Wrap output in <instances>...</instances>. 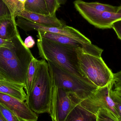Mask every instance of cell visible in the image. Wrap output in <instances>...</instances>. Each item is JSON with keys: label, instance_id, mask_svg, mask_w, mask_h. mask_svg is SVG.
Masks as SVG:
<instances>
[{"label": "cell", "instance_id": "22", "mask_svg": "<svg viewBox=\"0 0 121 121\" xmlns=\"http://www.w3.org/2000/svg\"><path fill=\"white\" fill-rule=\"evenodd\" d=\"M45 1L50 15L56 16V11L60 6L58 0H45Z\"/></svg>", "mask_w": 121, "mask_h": 121}, {"label": "cell", "instance_id": "1", "mask_svg": "<svg viewBox=\"0 0 121 121\" xmlns=\"http://www.w3.org/2000/svg\"><path fill=\"white\" fill-rule=\"evenodd\" d=\"M34 57L20 35L0 48V76L4 79L25 86L27 72Z\"/></svg>", "mask_w": 121, "mask_h": 121}, {"label": "cell", "instance_id": "24", "mask_svg": "<svg viewBox=\"0 0 121 121\" xmlns=\"http://www.w3.org/2000/svg\"><path fill=\"white\" fill-rule=\"evenodd\" d=\"M116 32L118 38L121 39V20L118 21L113 23L112 27Z\"/></svg>", "mask_w": 121, "mask_h": 121}, {"label": "cell", "instance_id": "20", "mask_svg": "<svg viewBox=\"0 0 121 121\" xmlns=\"http://www.w3.org/2000/svg\"><path fill=\"white\" fill-rule=\"evenodd\" d=\"M97 116L96 121H121L113 113L107 109H99Z\"/></svg>", "mask_w": 121, "mask_h": 121}, {"label": "cell", "instance_id": "8", "mask_svg": "<svg viewBox=\"0 0 121 121\" xmlns=\"http://www.w3.org/2000/svg\"><path fill=\"white\" fill-rule=\"evenodd\" d=\"M16 22L17 26L26 32L33 30L49 32L67 36L83 44H92L89 39L78 30L65 25L59 27H47L29 21L20 16L17 17Z\"/></svg>", "mask_w": 121, "mask_h": 121}, {"label": "cell", "instance_id": "25", "mask_svg": "<svg viewBox=\"0 0 121 121\" xmlns=\"http://www.w3.org/2000/svg\"><path fill=\"white\" fill-rule=\"evenodd\" d=\"M23 42L25 47L28 49L33 47L35 44L34 39L31 36H28L26 38Z\"/></svg>", "mask_w": 121, "mask_h": 121}, {"label": "cell", "instance_id": "12", "mask_svg": "<svg viewBox=\"0 0 121 121\" xmlns=\"http://www.w3.org/2000/svg\"><path fill=\"white\" fill-rule=\"evenodd\" d=\"M35 23L49 27H62L65 24L55 16L45 15L24 10L18 16Z\"/></svg>", "mask_w": 121, "mask_h": 121}, {"label": "cell", "instance_id": "29", "mask_svg": "<svg viewBox=\"0 0 121 121\" xmlns=\"http://www.w3.org/2000/svg\"><path fill=\"white\" fill-rule=\"evenodd\" d=\"M4 79H3V78H2V77H1V76H0V80H3Z\"/></svg>", "mask_w": 121, "mask_h": 121}, {"label": "cell", "instance_id": "6", "mask_svg": "<svg viewBox=\"0 0 121 121\" xmlns=\"http://www.w3.org/2000/svg\"><path fill=\"white\" fill-rule=\"evenodd\" d=\"M52 86L49 113L52 121H65L72 109L81 100L73 93L63 88L53 84Z\"/></svg>", "mask_w": 121, "mask_h": 121}, {"label": "cell", "instance_id": "10", "mask_svg": "<svg viewBox=\"0 0 121 121\" xmlns=\"http://www.w3.org/2000/svg\"><path fill=\"white\" fill-rule=\"evenodd\" d=\"M0 103L10 110L21 121H37L38 116L24 101L0 92Z\"/></svg>", "mask_w": 121, "mask_h": 121}, {"label": "cell", "instance_id": "26", "mask_svg": "<svg viewBox=\"0 0 121 121\" xmlns=\"http://www.w3.org/2000/svg\"><path fill=\"white\" fill-rule=\"evenodd\" d=\"M67 0H58V2L60 5H64Z\"/></svg>", "mask_w": 121, "mask_h": 121}, {"label": "cell", "instance_id": "28", "mask_svg": "<svg viewBox=\"0 0 121 121\" xmlns=\"http://www.w3.org/2000/svg\"><path fill=\"white\" fill-rule=\"evenodd\" d=\"M18 0V1L19 2H20V3H21L22 4L24 5V3H25V2L26 0Z\"/></svg>", "mask_w": 121, "mask_h": 121}, {"label": "cell", "instance_id": "4", "mask_svg": "<svg viewBox=\"0 0 121 121\" xmlns=\"http://www.w3.org/2000/svg\"><path fill=\"white\" fill-rule=\"evenodd\" d=\"M76 52L80 70L85 78L98 88L111 81L114 73L101 56L86 53L80 48H77Z\"/></svg>", "mask_w": 121, "mask_h": 121}, {"label": "cell", "instance_id": "3", "mask_svg": "<svg viewBox=\"0 0 121 121\" xmlns=\"http://www.w3.org/2000/svg\"><path fill=\"white\" fill-rule=\"evenodd\" d=\"M52 86L48 63L39 60L35 76L26 100L28 107L37 114L49 113Z\"/></svg>", "mask_w": 121, "mask_h": 121}, {"label": "cell", "instance_id": "21", "mask_svg": "<svg viewBox=\"0 0 121 121\" xmlns=\"http://www.w3.org/2000/svg\"><path fill=\"white\" fill-rule=\"evenodd\" d=\"M0 112L7 121H21L15 114L0 103Z\"/></svg>", "mask_w": 121, "mask_h": 121}, {"label": "cell", "instance_id": "5", "mask_svg": "<svg viewBox=\"0 0 121 121\" xmlns=\"http://www.w3.org/2000/svg\"><path fill=\"white\" fill-rule=\"evenodd\" d=\"M47 62L52 84L73 93L81 101L98 88L90 82L79 78L55 63Z\"/></svg>", "mask_w": 121, "mask_h": 121}, {"label": "cell", "instance_id": "13", "mask_svg": "<svg viewBox=\"0 0 121 121\" xmlns=\"http://www.w3.org/2000/svg\"><path fill=\"white\" fill-rule=\"evenodd\" d=\"M25 85L14 83L4 79L0 80V92L13 97L25 101L27 95L23 88Z\"/></svg>", "mask_w": 121, "mask_h": 121}, {"label": "cell", "instance_id": "18", "mask_svg": "<svg viewBox=\"0 0 121 121\" xmlns=\"http://www.w3.org/2000/svg\"><path fill=\"white\" fill-rule=\"evenodd\" d=\"M8 8L11 17L16 21V18L24 10V5L18 0H2Z\"/></svg>", "mask_w": 121, "mask_h": 121}, {"label": "cell", "instance_id": "15", "mask_svg": "<svg viewBox=\"0 0 121 121\" xmlns=\"http://www.w3.org/2000/svg\"><path fill=\"white\" fill-rule=\"evenodd\" d=\"M97 116L79 104L70 112L65 121H96Z\"/></svg>", "mask_w": 121, "mask_h": 121}, {"label": "cell", "instance_id": "19", "mask_svg": "<svg viewBox=\"0 0 121 121\" xmlns=\"http://www.w3.org/2000/svg\"><path fill=\"white\" fill-rule=\"evenodd\" d=\"M86 3L91 8L103 12L121 13V6H114L109 4H103L98 2H86Z\"/></svg>", "mask_w": 121, "mask_h": 121}, {"label": "cell", "instance_id": "11", "mask_svg": "<svg viewBox=\"0 0 121 121\" xmlns=\"http://www.w3.org/2000/svg\"><path fill=\"white\" fill-rule=\"evenodd\" d=\"M38 35L42 37L63 45L80 48L86 53L101 56L103 50L92 44H85L65 35L45 31H38Z\"/></svg>", "mask_w": 121, "mask_h": 121}, {"label": "cell", "instance_id": "7", "mask_svg": "<svg viewBox=\"0 0 121 121\" xmlns=\"http://www.w3.org/2000/svg\"><path fill=\"white\" fill-rule=\"evenodd\" d=\"M75 9L90 23L99 29L112 28L114 23L121 20V13L103 12L96 10L82 0L74 2Z\"/></svg>", "mask_w": 121, "mask_h": 121}, {"label": "cell", "instance_id": "17", "mask_svg": "<svg viewBox=\"0 0 121 121\" xmlns=\"http://www.w3.org/2000/svg\"><path fill=\"white\" fill-rule=\"evenodd\" d=\"M39 60L33 57L31 61L27 72L26 82L25 89L26 91V94L31 89L35 76L36 69Z\"/></svg>", "mask_w": 121, "mask_h": 121}, {"label": "cell", "instance_id": "2", "mask_svg": "<svg viewBox=\"0 0 121 121\" xmlns=\"http://www.w3.org/2000/svg\"><path fill=\"white\" fill-rule=\"evenodd\" d=\"M37 37L38 53L43 59L52 62L79 78L89 82L83 77L80 70L77 48L60 44L38 35Z\"/></svg>", "mask_w": 121, "mask_h": 121}, {"label": "cell", "instance_id": "27", "mask_svg": "<svg viewBox=\"0 0 121 121\" xmlns=\"http://www.w3.org/2000/svg\"><path fill=\"white\" fill-rule=\"evenodd\" d=\"M0 121H7L6 120V119L4 118V117L3 116L2 114H1L0 112Z\"/></svg>", "mask_w": 121, "mask_h": 121}, {"label": "cell", "instance_id": "9", "mask_svg": "<svg viewBox=\"0 0 121 121\" xmlns=\"http://www.w3.org/2000/svg\"><path fill=\"white\" fill-rule=\"evenodd\" d=\"M109 83L104 86L97 88L89 97L82 100L80 105L93 113L97 114L101 109H107L121 120L110 96Z\"/></svg>", "mask_w": 121, "mask_h": 121}, {"label": "cell", "instance_id": "14", "mask_svg": "<svg viewBox=\"0 0 121 121\" xmlns=\"http://www.w3.org/2000/svg\"><path fill=\"white\" fill-rule=\"evenodd\" d=\"M19 34L16 21L11 15L0 18V38L9 40Z\"/></svg>", "mask_w": 121, "mask_h": 121}, {"label": "cell", "instance_id": "23", "mask_svg": "<svg viewBox=\"0 0 121 121\" xmlns=\"http://www.w3.org/2000/svg\"><path fill=\"white\" fill-rule=\"evenodd\" d=\"M10 15V11L5 3L0 0V18Z\"/></svg>", "mask_w": 121, "mask_h": 121}, {"label": "cell", "instance_id": "16", "mask_svg": "<svg viewBox=\"0 0 121 121\" xmlns=\"http://www.w3.org/2000/svg\"><path fill=\"white\" fill-rule=\"evenodd\" d=\"M24 10L29 12L45 15H50L45 0H26Z\"/></svg>", "mask_w": 121, "mask_h": 121}]
</instances>
